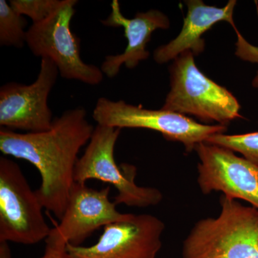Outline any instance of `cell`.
<instances>
[{"instance_id":"cell-10","label":"cell","mask_w":258,"mask_h":258,"mask_svg":"<svg viewBox=\"0 0 258 258\" xmlns=\"http://www.w3.org/2000/svg\"><path fill=\"white\" fill-rule=\"evenodd\" d=\"M110 186L101 190L75 181L63 216L51 229L46 246L64 249L68 244L81 246L100 227L119 221L127 214L120 213L109 199Z\"/></svg>"},{"instance_id":"cell-5","label":"cell","mask_w":258,"mask_h":258,"mask_svg":"<svg viewBox=\"0 0 258 258\" xmlns=\"http://www.w3.org/2000/svg\"><path fill=\"white\" fill-rule=\"evenodd\" d=\"M97 125L116 128H145L159 132L171 142L184 146L186 153L195 150L199 144L212 135L225 134L227 126L206 125L186 115L164 111L150 110L129 104L124 101L100 98L93 111Z\"/></svg>"},{"instance_id":"cell-7","label":"cell","mask_w":258,"mask_h":258,"mask_svg":"<svg viewBox=\"0 0 258 258\" xmlns=\"http://www.w3.org/2000/svg\"><path fill=\"white\" fill-rule=\"evenodd\" d=\"M43 208L20 166L0 158V241L31 245L46 240L52 228Z\"/></svg>"},{"instance_id":"cell-3","label":"cell","mask_w":258,"mask_h":258,"mask_svg":"<svg viewBox=\"0 0 258 258\" xmlns=\"http://www.w3.org/2000/svg\"><path fill=\"white\" fill-rule=\"evenodd\" d=\"M170 90L161 109L191 115L206 125L227 126L242 118L238 100L204 74L191 51L180 54L169 68Z\"/></svg>"},{"instance_id":"cell-11","label":"cell","mask_w":258,"mask_h":258,"mask_svg":"<svg viewBox=\"0 0 258 258\" xmlns=\"http://www.w3.org/2000/svg\"><path fill=\"white\" fill-rule=\"evenodd\" d=\"M198 154V183L204 195L221 191L258 209V168L227 148L202 142Z\"/></svg>"},{"instance_id":"cell-9","label":"cell","mask_w":258,"mask_h":258,"mask_svg":"<svg viewBox=\"0 0 258 258\" xmlns=\"http://www.w3.org/2000/svg\"><path fill=\"white\" fill-rule=\"evenodd\" d=\"M59 71L50 59L41 58L35 82L30 85L11 82L0 88V125L11 131L27 133L45 132L54 118L48 97L57 80Z\"/></svg>"},{"instance_id":"cell-18","label":"cell","mask_w":258,"mask_h":258,"mask_svg":"<svg viewBox=\"0 0 258 258\" xmlns=\"http://www.w3.org/2000/svg\"><path fill=\"white\" fill-rule=\"evenodd\" d=\"M7 241H0V258H11V250Z\"/></svg>"},{"instance_id":"cell-12","label":"cell","mask_w":258,"mask_h":258,"mask_svg":"<svg viewBox=\"0 0 258 258\" xmlns=\"http://www.w3.org/2000/svg\"><path fill=\"white\" fill-rule=\"evenodd\" d=\"M187 13L184 19L182 28L179 35L165 45H161L154 52V59L159 64L174 60L186 51H191L195 56L203 53L205 49L203 35L220 22H227L232 25L237 35L236 55L242 57L252 48L236 28L233 15L237 1L230 0L222 7L210 6L202 0L185 1Z\"/></svg>"},{"instance_id":"cell-19","label":"cell","mask_w":258,"mask_h":258,"mask_svg":"<svg viewBox=\"0 0 258 258\" xmlns=\"http://www.w3.org/2000/svg\"><path fill=\"white\" fill-rule=\"evenodd\" d=\"M252 87L255 88L258 91V70L256 73L255 76H254L253 79L252 81Z\"/></svg>"},{"instance_id":"cell-4","label":"cell","mask_w":258,"mask_h":258,"mask_svg":"<svg viewBox=\"0 0 258 258\" xmlns=\"http://www.w3.org/2000/svg\"><path fill=\"white\" fill-rule=\"evenodd\" d=\"M121 129L97 125L84 154L75 169L76 182L86 184L98 179L113 185L117 190L115 205L136 208L156 206L163 200L160 190L136 184L137 169L132 164L115 163L114 150Z\"/></svg>"},{"instance_id":"cell-17","label":"cell","mask_w":258,"mask_h":258,"mask_svg":"<svg viewBox=\"0 0 258 258\" xmlns=\"http://www.w3.org/2000/svg\"><path fill=\"white\" fill-rule=\"evenodd\" d=\"M39 258H69L66 253V249H60L46 246L45 252Z\"/></svg>"},{"instance_id":"cell-8","label":"cell","mask_w":258,"mask_h":258,"mask_svg":"<svg viewBox=\"0 0 258 258\" xmlns=\"http://www.w3.org/2000/svg\"><path fill=\"white\" fill-rule=\"evenodd\" d=\"M164 222L149 214H127L103 227L98 242L89 247L68 244L69 258H156L162 246Z\"/></svg>"},{"instance_id":"cell-1","label":"cell","mask_w":258,"mask_h":258,"mask_svg":"<svg viewBox=\"0 0 258 258\" xmlns=\"http://www.w3.org/2000/svg\"><path fill=\"white\" fill-rule=\"evenodd\" d=\"M86 115L85 108L79 107L56 117L45 132L24 134L0 130V151L37 168L41 176L37 195L43 208L59 220L63 216L75 183L78 155L94 131Z\"/></svg>"},{"instance_id":"cell-2","label":"cell","mask_w":258,"mask_h":258,"mask_svg":"<svg viewBox=\"0 0 258 258\" xmlns=\"http://www.w3.org/2000/svg\"><path fill=\"white\" fill-rule=\"evenodd\" d=\"M216 217L200 220L183 242L182 258H258V209L222 195Z\"/></svg>"},{"instance_id":"cell-6","label":"cell","mask_w":258,"mask_h":258,"mask_svg":"<svg viewBox=\"0 0 258 258\" xmlns=\"http://www.w3.org/2000/svg\"><path fill=\"white\" fill-rule=\"evenodd\" d=\"M77 4V0H62L50 17L32 23L27 30L26 44L34 55L52 60L62 79L97 86L104 74L101 68L82 60L79 38L71 28Z\"/></svg>"},{"instance_id":"cell-13","label":"cell","mask_w":258,"mask_h":258,"mask_svg":"<svg viewBox=\"0 0 258 258\" xmlns=\"http://www.w3.org/2000/svg\"><path fill=\"white\" fill-rule=\"evenodd\" d=\"M111 8V13L101 23L106 27L123 28L127 40V46L123 52L107 55L101 64L103 74L113 79L119 74L122 66L135 69L140 62L149 58L150 52L147 50V45L153 32L169 29L171 23L169 18L158 10L138 13L134 18H127L122 14L118 0L112 1Z\"/></svg>"},{"instance_id":"cell-16","label":"cell","mask_w":258,"mask_h":258,"mask_svg":"<svg viewBox=\"0 0 258 258\" xmlns=\"http://www.w3.org/2000/svg\"><path fill=\"white\" fill-rule=\"evenodd\" d=\"M62 0H10V5L20 15H25L33 24L44 21L60 8Z\"/></svg>"},{"instance_id":"cell-15","label":"cell","mask_w":258,"mask_h":258,"mask_svg":"<svg viewBox=\"0 0 258 258\" xmlns=\"http://www.w3.org/2000/svg\"><path fill=\"white\" fill-rule=\"evenodd\" d=\"M206 142L227 148L234 152L240 153L244 159L258 168V132L236 135L215 134Z\"/></svg>"},{"instance_id":"cell-14","label":"cell","mask_w":258,"mask_h":258,"mask_svg":"<svg viewBox=\"0 0 258 258\" xmlns=\"http://www.w3.org/2000/svg\"><path fill=\"white\" fill-rule=\"evenodd\" d=\"M27 21L5 0H0V45L22 48L26 43Z\"/></svg>"}]
</instances>
